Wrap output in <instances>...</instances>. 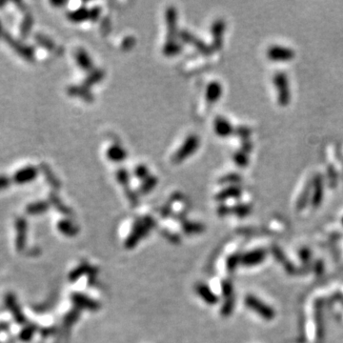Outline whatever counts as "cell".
Here are the masks:
<instances>
[{"instance_id": "cell-33", "label": "cell", "mask_w": 343, "mask_h": 343, "mask_svg": "<svg viewBox=\"0 0 343 343\" xmlns=\"http://www.w3.org/2000/svg\"><path fill=\"white\" fill-rule=\"evenodd\" d=\"M90 271V266L88 264H81L80 266H78L77 268H76L75 270H73L70 275H69V280L71 282H74L78 279H80L83 275H85L87 273H89Z\"/></svg>"}, {"instance_id": "cell-13", "label": "cell", "mask_w": 343, "mask_h": 343, "mask_svg": "<svg viewBox=\"0 0 343 343\" xmlns=\"http://www.w3.org/2000/svg\"><path fill=\"white\" fill-rule=\"evenodd\" d=\"M214 128L215 133L220 137H227L235 132L231 122L223 116H217L214 119Z\"/></svg>"}, {"instance_id": "cell-38", "label": "cell", "mask_w": 343, "mask_h": 343, "mask_svg": "<svg viewBox=\"0 0 343 343\" xmlns=\"http://www.w3.org/2000/svg\"><path fill=\"white\" fill-rule=\"evenodd\" d=\"M235 303H236V300H235V297H232L230 299H226L221 309H220V313L223 317H229L232 315L233 311H234V308H235Z\"/></svg>"}, {"instance_id": "cell-17", "label": "cell", "mask_w": 343, "mask_h": 343, "mask_svg": "<svg viewBox=\"0 0 343 343\" xmlns=\"http://www.w3.org/2000/svg\"><path fill=\"white\" fill-rule=\"evenodd\" d=\"M67 93L71 96L80 97L86 102H92L94 100L93 94L89 91V88L84 85H72L67 89Z\"/></svg>"}, {"instance_id": "cell-3", "label": "cell", "mask_w": 343, "mask_h": 343, "mask_svg": "<svg viewBox=\"0 0 343 343\" xmlns=\"http://www.w3.org/2000/svg\"><path fill=\"white\" fill-rule=\"evenodd\" d=\"M244 301H245V305L249 309L256 312L257 315L259 317H261L263 320L270 322L275 319V317H276L275 310L271 306H269L268 304L263 302L262 300L257 299L256 296L248 295L245 298Z\"/></svg>"}, {"instance_id": "cell-53", "label": "cell", "mask_w": 343, "mask_h": 343, "mask_svg": "<svg viewBox=\"0 0 343 343\" xmlns=\"http://www.w3.org/2000/svg\"><path fill=\"white\" fill-rule=\"evenodd\" d=\"M77 316H78V313H77V312H72L71 314H69V315L67 316V318H66V322H67V323H69V324L73 323V322H75V321H76Z\"/></svg>"}, {"instance_id": "cell-48", "label": "cell", "mask_w": 343, "mask_h": 343, "mask_svg": "<svg viewBox=\"0 0 343 343\" xmlns=\"http://www.w3.org/2000/svg\"><path fill=\"white\" fill-rule=\"evenodd\" d=\"M13 179L8 177L5 174H0V190H4L6 188H8L11 183H12Z\"/></svg>"}, {"instance_id": "cell-32", "label": "cell", "mask_w": 343, "mask_h": 343, "mask_svg": "<svg viewBox=\"0 0 343 343\" xmlns=\"http://www.w3.org/2000/svg\"><path fill=\"white\" fill-rule=\"evenodd\" d=\"M233 160L238 167H246L249 164L248 152L242 150L237 151L233 155Z\"/></svg>"}, {"instance_id": "cell-51", "label": "cell", "mask_w": 343, "mask_h": 343, "mask_svg": "<svg viewBox=\"0 0 343 343\" xmlns=\"http://www.w3.org/2000/svg\"><path fill=\"white\" fill-rule=\"evenodd\" d=\"M101 30L105 34H108L110 32V30H111V21H110L109 18H105L101 22Z\"/></svg>"}, {"instance_id": "cell-11", "label": "cell", "mask_w": 343, "mask_h": 343, "mask_svg": "<svg viewBox=\"0 0 343 343\" xmlns=\"http://www.w3.org/2000/svg\"><path fill=\"white\" fill-rule=\"evenodd\" d=\"M165 20L168 30L167 39H176L177 35V12L173 7H168L165 12Z\"/></svg>"}, {"instance_id": "cell-5", "label": "cell", "mask_w": 343, "mask_h": 343, "mask_svg": "<svg viewBox=\"0 0 343 343\" xmlns=\"http://www.w3.org/2000/svg\"><path fill=\"white\" fill-rule=\"evenodd\" d=\"M267 57L275 62H287L296 57V53L292 48L286 46L272 45L267 50Z\"/></svg>"}, {"instance_id": "cell-56", "label": "cell", "mask_w": 343, "mask_h": 343, "mask_svg": "<svg viewBox=\"0 0 343 343\" xmlns=\"http://www.w3.org/2000/svg\"><path fill=\"white\" fill-rule=\"evenodd\" d=\"M342 222H343V219H342Z\"/></svg>"}, {"instance_id": "cell-23", "label": "cell", "mask_w": 343, "mask_h": 343, "mask_svg": "<svg viewBox=\"0 0 343 343\" xmlns=\"http://www.w3.org/2000/svg\"><path fill=\"white\" fill-rule=\"evenodd\" d=\"M39 170L42 172L45 179L47 180V182L54 188V189H59L61 186V183L59 181V179L57 177L56 173L52 170V168L47 164L42 162L39 166Z\"/></svg>"}, {"instance_id": "cell-31", "label": "cell", "mask_w": 343, "mask_h": 343, "mask_svg": "<svg viewBox=\"0 0 343 343\" xmlns=\"http://www.w3.org/2000/svg\"><path fill=\"white\" fill-rule=\"evenodd\" d=\"M33 24H34V19L32 17V15L28 14L24 17L23 21L20 25V36L23 38H27L33 28Z\"/></svg>"}, {"instance_id": "cell-4", "label": "cell", "mask_w": 343, "mask_h": 343, "mask_svg": "<svg viewBox=\"0 0 343 343\" xmlns=\"http://www.w3.org/2000/svg\"><path fill=\"white\" fill-rule=\"evenodd\" d=\"M199 147V138L195 134H190L187 136L181 147L176 151V152L172 157V162L174 164H179L183 162L186 158L191 156Z\"/></svg>"}, {"instance_id": "cell-40", "label": "cell", "mask_w": 343, "mask_h": 343, "mask_svg": "<svg viewBox=\"0 0 343 343\" xmlns=\"http://www.w3.org/2000/svg\"><path fill=\"white\" fill-rule=\"evenodd\" d=\"M241 257H242V255L235 254V255H232V256H230V257H228V258H227V261H226L227 270L230 271V272L235 271L236 269V267L238 266V264L241 263Z\"/></svg>"}, {"instance_id": "cell-30", "label": "cell", "mask_w": 343, "mask_h": 343, "mask_svg": "<svg viewBox=\"0 0 343 343\" xmlns=\"http://www.w3.org/2000/svg\"><path fill=\"white\" fill-rule=\"evenodd\" d=\"M252 212V206L246 203H237L232 208V214L238 217H246Z\"/></svg>"}, {"instance_id": "cell-49", "label": "cell", "mask_w": 343, "mask_h": 343, "mask_svg": "<svg viewBox=\"0 0 343 343\" xmlns=\"http://www.w3.org/2000/svg\"><path fill=\"white\" fill-rule=\"evenodd\" d=\"M231 213H232V208H230L229 206H227L225 204H221L217 208V214H218L219 216L224 217V216H226V215H228Z\"/></svg>"}, {"instance_id": "cell-50", "label": "cell", "mask_w": 343, "mask_h": 343, "mask_svg": "<svg viewBox=\"0 0 343 343\" xmlns=\"http://www.w3.org/2000/svg\"><path fill=\"white\" fill-rule=\"evenodd\" d=\"M300 257L302 260V262L304 263H308L310 261V258H311V253L308 249H302L300 250Z\"/></svg>"}, {"instance_id": "cell-18", "label": "cell", "mask_w": 343, "mask_h": 343, "mask_svg": "<svg viewBox=\"0 0 343 343\" xmlns=\"http://www.w3.org/2000/svg\"><path fill=\"white\" fill-rule=\"evenodd\" d=\"M8 38L7 41L12 45V47L15 48V50H17V52L23 57L25 59L29 60V61H33L35 58V50L33 47L31 46H27L21 43L15 41L12 39V38H10V36H6Z\"/></svg>"}, {"instance_id": "cell-21", "label": "cell", "mask_w": 343, "mask_h": 343, "mask_svg": "<svg viewBox=\"0 0 343 343\" xmlns=\"http://www.w3.org/2000/svg\"><path fill=\"white\" fill-rule=\"evenodd\" d=\"M242 194L241 188L237 185H230L220 191L219 193H216L215 199L217 201H226L228 199H233V198H239Z\"/></svg>"}, {"instance_id": "cell-25", "label": "cell", "mask_w": 343, "mask_h": 343, "mask_svg": "<svg viewBox=\"0 0 343 343\" xmlns=\"http://www.w3.org/2000/svg\"><path fill=\"white\" fill-rule=\"evenodd\" d=\"M105 76V73L102 69H94L92 70L83 82V85L87 88H90L92 86L95 85L96 83L100 82Z\"/></svg>"}, {"instance_id": "cell-46", "label": "cell", "mask_w": 343, "mask_h": 343, "mask_svg": "<svg viewBox=\"0 0 343 343\" xmlns=\"http://www.w3.org/2000/svg\"><path fill=\"white\" fill-rule=\"evenodd\" d=\"M135 44V39L133 37H127L125 38L123 40H122V43H121V48L124 50V51H129L131 50Z\"/></svg>"}, {"instance_id": "cell-28", "label": "cell", "mask_w": 343, "mask_h": 343, "mask_svg": "<svg viewBox=\"0 0 343 343\" xmlns=\"http://www.w3.org/2000/svg\"><path fill=\"white\" fill-rule=\"evenodd\" d=\"M182 51V46L177 42L176 39H167L163 46L162 52L166 57H174L180 54Z\"/></svg>"}, {"instance_id": "cell-54", "label": "cell", "mask_w": 343, "mask_h": 343, "mask_svg": "<svg viewBox=\"0 0 343 343\" xmlns=\"http://www.w3.org/2000/svg\"><path fill=\"white\" fill-rule=\"evenodd\" d=\"M172 212V206L169 204V205H165L162 210H161V216L162 217H167L169 214H171Z\"/></svg>"}, {"instance_id": "cell-9", "label": "cell", "mask_w": 343, "mask_h": 343, "mask_svg": "<svg viewBox=\"0 0 343 343\" xmlns=\"http://www.w3.org/2000/svg\"><path fill=\"white\" fill-rule=\"evenodd\" d=\"M5 304L7 306V308L10 310V312L12 313L13 317L15 318L16 322L19 324H24L26 322V318L24 316V314L22 313L20 306L17 300V298L14 294L9 293L6 295L5 298Z\"/></svg>"}, {"instance_id": "cell-36", "label": "cell", "mask_w": 343, "mask_h": 343, "mask_svg": "<svg viewBox=\"0 0 343 343\" xmlns=\"http://www.w3.org/2000/svg\"><path fill=\"white\" fill-rule=\"evenodd\" d=\"M50 201L56 207V209L58 210L59 212L65 214H71V210L65 206L63 202L60 200V198L57 196V193H52L50 194Z\"/></svg>"}, {"instance_id": "cell-14", "label": "cell", "mask_w": 343, "mask_h": 343, "mask_svg": "<svg viewBox=\"0 0 343 343\" xmlns=\"http://www.w3.org/2000/svg\"><path fill=\"white\" fill-rule=\"evenodd\" d=\"M72 300L75 303V305L78 308L92 310V311H95L99 308V304L95 300L90 299L89 297H87L83 294H79V293L73 294Z\"/></svg>"}, {"instance_id": "cell-12", "label": "cell", "mask_w": 343, "mask_h": 343, "mask_svg": "<svg viewBox=\"0 0 343 343\" xmlns=\"http://www.w3.org/2000/svg\"><path fill=\"white\" fill-rule=\"evenodd\" d=\"M266 257V251L263 249H257L246 254L241 257V264L245 266H255L262 263Z\"/></svg>"}, {"instance_id": "cell-27", "label": "cell", "mask_w": 343, "mask_h": 343, "mask_svg": "<svg viewBox=\"0 0 343 343\" xmlns=\"http://www.w3.org/2000/svg\"><path fill=\"white\" fill-rule=\"evenodd\" d=\"M50 208V203L47 201H37L34 203L29 204L26 207L27 214L31 215H38V214H44Z\"/></svg>"}, {"instance_id": "cell-7", "label": "cell", "mask_w": 343, "mask_h": 343, "mask_svg": "<svg viewBox=\"0 0 343 343\" xmlns=\"http://www.w3.org/2000/svg\"><path fill=\"white\" fill-rule=\"evenodd\" d=\"M38 175V169L33 165L26 166L16 172L13 176V181L19 185L27 184L35 180Z\"/></svg>"}, {"instance_id": "cell-19", "label": "cell", "mask_w": 343, "mask_h": 343, "mask_svg": "<svg viewBox=\"0 0 343 343\" xmlns=\"http://www.w3.org/2000/svg\"><path fill=\"white\" fill-rule=\"evenodd\" d=\"M106 155L110 161L114 163H120L126 159L128 154H127V151L125 150L121 145L114 144L108 149Z\"/></svg>"}, {"instance_id": "cell-29", "label": "cell", "mask_w": 343, "mask_h": 343, "mask_svg": "<svg viewBox=\"0 0 343 343\" xmlns=\"http://www.w3.org/2000/svg\"><path fill=\"white\" fill-rule=\"evenodd\" d=\"M158 179L156 176L154 175H149L145 180H143V182L140 185L139 188V192L143 194L150 193L152 189H154V187L157 185Z\"/></svg>"}, {"instance_id": "cell-45", "label": "cell", "mask_w": 343, "mask_h": 343, "mask_svg": "<svg viewBox=\"0 0 343 343\" xmlns=\"http://www.w3.org/2000/svg\"><path fill=\"white\" fill-rule=\"evenodd\" d=\"M236 134L242 139V140H246L249 139V136L251 134V130L247 128L246 126H239L238 128L235 130Z\"/></svg>"}, {"instance_id": "cell-15", "label": "cell", "mask_w": 343, "mask_h": 343, "mask_svg": "<svg viewBox=\"0 0 343 343\" xmlns=\"http://www.w3.org/2000/svg\"><path fill=\"white\" fill-rule=\"evenodd\" d=\"M312 205L315 208L320 207V205L322 204V200H323V195H324V189H323V181H322V176L317 175L313 181L312 184Z\"/></svg>"}, {"instance_id": "cell-24", "label": "cell", "mask_w": 343, "mask_h": 343, "mask_svg": "<svg viewBox=\"0 0 343 343\" xmlns=\"http://www.w3.org/2000/svg\"><path fill=\"white\" fill-rule=\"evenodd\" d=\"M67 18L70 21L74 23H81L90 19V13H89V10L86 9L85 7H80L76 10H74L68 13Z\"/></svg>"}, {"instance_id": "cell-55", "label": "cell", "mask_w": 343, "mask_h": 343, "mask_svg": "<svg viewBox=\"0 0 343 343\" xmlns=\"http://www.w3.org/2000/svg\"><path fill=\"white\" fill-rule=\"evenodd\" d=\"M51 4L57 7V6H62V5H65L66 2L64 1H51Z\"/></svg>"}, {"instance_id": "cell-37", "label": "cell", "mask_w": 343, "mask_h": 343, "mask_svg": "<svg viewBox=\"0 0 343 343\" xmlns=\"http://www.w3.org/2000/svg\"><path fill=\"white\" fill-rule=\"evenodd\" d=\"M240 181H241V176L239 173H236V172L227 173L222 177H220L218 180L220 184H231V185H236Z\"/></svg>"}, {"instance_id": "cell-41", "label": "cell", "mask_w": 343, "mask_h": 343, "mask_svg": "<svg viewBox=\"0 0 343 343\" xmlns=\"http://www.w3.org/2000/svg\"><path fill=\"white\" fill-rule=\"evenodd\" d=\"M133 174H134V176L136 178L141 179V180H145L150 175V172H149V169H148V167L146 165L140 164V165H137L134 168Z\"/></svg>"}, {"instance_id": "cell-43", "label": "cell", "mask_w": 343, "mask_h": 343, "mask_svg": "<svg viewBox=\"0 0 343 343\" xmlns=\"http://www.w3.org/2000/svg\"><path fill=\"white\" fill-rule=\"evenodd\" d=\"M221 288H222V294H223L225 300L234 297V287H233V284L231 283V281H229V280L222 281Z\"/></svg>"}, {"instance_id": "cell-42", "label": "cell", "mask_w": 343, "mask_h": 343, "mask_svg": "<svg viewBox=\"0 0 343 343\" xmlns=\"http://www.w3.org/2000/svg\"><path fill=\"white\" fill-rule=\"evenodd\" d=\"M116 179L119 182V184L121 186H123L124 188L129 186V181H130V175L129 172L126 169H119L116 172Z\"/></svg>"}, {"instance_id": "cell-44", "label": "cell", "mask_w": 343, "mask_h": 343, "mask_svg": "<svg viewBox=\"0 0 343 343\" xmlns=\"http://www.w3.org/2000/svg\"><path fill=\"white\" fill-rule=\"evenodd\" d=\"M125 194L128 198L129 202L132 204L133 207H136L138 205V195L134 191H133L129 186L125 187Z\"/></svg>"}, {"instance_id": "cell-10", "label": "cell", "mask_w": 343, "mask_h": 343, "mask_svg": "<svg viewBox=\"0 0 343 343\" xmlns=\"http://www.w3.org/2000/svg\"><path fill=\"white\" fill-rule=\"evenodd\" d=\"M28 225L24 217H19L16 221V230H17V238L16 246L19 252H22L26 247L27 242V230Z\"/></svg>"}, {"instance_id": "cell-35", "label": "cell", "mask_w": 343, "mask_h": 343, "mask_svg": "<svg viewBox=\"0 0 343 343\" xmlns=\"http://www.w3.org/2000/svg\"><path fill=\"white\" fill-rule=\"evenodd\" d=\"M35 39L39 45H41L43 48H45L49 51H53L56 48L55 42L50 38H48L47 36H45L43 34H36Z\"/></svg>"}, {"instance_id": "cell-52", "label": "cell", "mask_w": 343, "mask_h": 343, "mask_svg": "<svg viewBox=\"0 0 343 343\" xmlns=\"http://www.w3.org/2000/svg\"><path fill=\"white\" fill-rule=\"evenodd\" d=\"M252 149H253V143L249 139H246V140L242 141L241 150L244 151L246 152H249L252 151Z\"/></svg>"}, {"instance_id": "cell-26", "label": "cell", "mask_w": 343, "mask_h": 343, "mask_svg": "<svg viewBox=\"0 0 343 343\" xmlns=\"http://www.w3.org/2000/svg\"><path fill=\"white\" fill-rule=\"evenodd\" d=\"M58 231L67 236H75L78 233V228L68 219H62L57 223Z\"/></svg>"}, {"instance_id": "cell-20", "label": "cell", "mask_w": 343, "mask_h": 343, "mask_svg": "<svg viewBox=\"0 0 343 343\" xmlns=\"http://www.w3.org/2000/svg\"><path fill=\"white\" fill-rule=\"evenodd\" d=\"M195 291L197 295L209 305H214L218 302V297L211 290V288L203 283H200L196 286Z\"/></svg>"}, {"instance_id": "cell-34", "label": "cell", "mask_w": 343, "mask_h": 343, "mask_svg": "<svg viewBox=\"0 0 343 343\" xmlns=\"http://www.w3.org/2000/svg\"><path fill=\"white\" fill-rule=\"evenodd\" d=\"M183 230L186 234H199L204 231V226L200 223L184 221L182 224Z\"/></svg>"}, {"instance_id": "cell-1", "label": "cell", "mask_w": 343, "mask_h": 343, "mask_svg": "<svg viewBox=\"0 0 343 343\" xmlns=\"http://www.w3.org/2000/svg\"><path fill=\"white\" fill-rule=\"evenodd\" d=\"M273 84L277 90L278 102L282 107L287 106L291 102L292 94L288 76L284 72H277L273 76Z\"/></svg>"}, {"instance_id": "cell-39", "label": "cell", "mask_w": 343, "mask_h": 343, "mask_svg": "<svg viewBox=\"0 0 343 343\" xmlns=\"http://www.w3.org/2000/svg\"><path fill=\"white\" fill-rule=\"evenodd\" d=\"M36 331H37V327L35 325H28L22 329L19 334V339L22 342H25V343L30 342L33 339Z\"/></svg>"}, {"instance_id": "cell-22", "label": "cell", "mask_w": 343, "mask_h": 343, "mask_svg": "<svg viewBox=\"0 0 343 343\" xmlns=\"http://www.w3.org/2000/svg\"><path fill=\"white\" fill-rule=\"evenodd\" d=\"M75 57H76V61L77 65L79 66V68L86 72H91L92 70H94V63L93 60L91 59L90 56L88 55V53L86 52L84 49H78L76 54H75Z\"/></svg>"}, {"instance_id": "cell-8", "label": "cell", "mask_w": 343, "mask_h": 343, "mask_svg": "<svg viewBox=\"0 0 343 343\" xmlns=\"http://www.w3.org/2000/svg\"><path fill=\"white\" fill-rule=\"evenodd\" d=\"M225 29H226V24L223 19H216L212 24V27H211V34L213 37L212 47L214 50H220L222 48Z\"/></svg>"}, {"instance_id": "cell-16", "label": "cell", "mask_w": 343, "mask_h": 343, "mask_svg": "<svg viewBox=\"0 0 343 343\" xmlns=\"http://www.w3.org/2000/svg\"><path fill=\"white\" fill-rule=\"evenodd\" d=\"M223 94V87L218 81H212L206 87L205 96L209 103L214 104L217 102Z\"/></svg>"}, {"instance_id": "cell-47", "label": "cell", "mask_w": 343, "mask_h": 343, "mask_svg": "<svg viewBox=\"0 0 343 343\" xmlns=\"http://www.w3.org/2000/svg\"><path fill=\"white\" fill-rule=\"evenodd\" d=\"M89 13H90V19L93 21H96L98 19V18L100 17L101 8L98 6L93 7L91 10H89Z\"/></svg>"}, {"instance_id": "cell-2", "label": "cell", "mask_w": 343, "mask_h": 343, "mask_svg": "<svg viewBox=\"0 0 343 343\" xmlns=\"http://www.w3.org/2000/svg\"><path fill=\"white\" fill-rule=\"evenodd\" d=\"M155 222L151 216H145L141 220L135 222L131 235L125 242L126 248L132 249L136 246L138 241L150 232Z\"/></svg>"}, {"instance_id": "cell-6", "label": "cell", "mask_w": 343, "mask_h": 343, "mask_svg": "<svg viewBox=\"0 0 343 343\" xmlns=\"http://www.w3.org/2000/svg\"><path fill=\"white\" fill-rule=\"evenodd\" d=\"M179 37L180 38L183 40V42L188 43V44H192L193 47L202 55L204 56H210L214 49L212 46L207 45L204 41H202L201 39L195 38L191 33H189L188 31H181L179 33Z\"/></svg>"}]
</instances>
